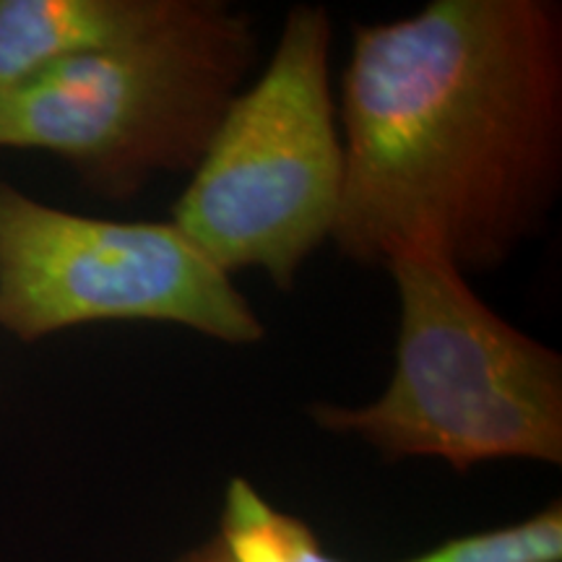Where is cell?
Segmentation results:
<instances>
[{
  "label": "cell",
  "mask_w": 562,
  "mask_h": 562,
  "mask_svg": "<svg viewBox=\"0 0 562 562\" xmlns=\"http://www.w3.org/2000/svg\"><path fill=\"white\" fill-rule=\"evenodd\" d=\"M178 562H229V558H227V552H224L220 539L214 537V539H209L206 544L195 547V550L182 554Z\"/></svg>",
  "instance_id": "9c48e42d"
},
{
  "label": "cell",
  "mask_w": 562,
  "mask_h": 562,
  "mask_svg": "<svg viewBox=\"0 0 562 562\" xmlns=\"http://www.w3.org/2000/svg\"><path fill=\"white\" fill-rule=\"evenodd\" d=\"M256 58L250 13L180 0L157 30L3 91L0 149L50 151L91 191L128 201L154 175L195 172Z\"/></svg>",
  "instance_id": "3957f363"
},
{
  "label": "cell",
  "mask_w": 562,
  "mask_h": 562,
  "mask_svg": "<svg viewBox=\"0 0 562 562\" xmlns=\"http://www.w3.org/2000/svg\"><path fill=\"white\" fill-rule=\"evenodd\" d=\"M398 290L396 368L381 398L313 404L321 430L383 459H440L459 474L501 459L562 463V357L501 318L446 252L389 250Z\"/></svg>",
  "instance_id": "7a4b0ae2"
},
{
  "label": "cell",
  "mask_w": 562,
  "mask_h": 562,
  "mask_svg": "<svg viewBox=\"0 0 562 562\" xmlns=\"http://www.w3.org/2000/svg\"><path fill=\"white\" fill-rule=\"evenodd\" d=\"M562 510L550 505L533 518L503 529L469 533L404 562H560Z\"/></svg>",
  "instance_id": "ba28073f"
},
{
  "label": "cell",
  "mask_w": 562,
  "mask_h": 562,
  "mask_svg": "<svg viewBox=\"0 0 562 562\" xmlns=\"http://www.w3.org/2000/svg\"><path fill=\"white\" fill-rule=\"evenodd\" d=\"M339 123L341 256L425 243L463 273L501 269L560 195V3L432 0L355 26Z\"/></svg>",
  "instance_id": "6da1fadb"
},
{
  "label": "cell",
  "mask_w": 562,
  "mask_h": 562,
  "mask_svg": "<svg viewBox=\"0 0 562 562\" xmlns=\"http://www.w3.org/2000/svg\"><path fill=\"white\" fill-rule=\"evenodd\" d=\"M108 321L172 323L232 347L266 336L229 273L175 222L74 214L0 182V328L34 344Z\"/></svg>",
  "instance_id": "5b68a950"
},
{
  "label": "cell",
  "mask_w": 562,
  "mask_h": 562,
  "mask_svg": "<svg viewBox=\"0 0 562 562\" xmlns=\"http://www.w3.org/2000/svg\"><path fill=\"white\" fill-rule=\"evenodd\" d=\"M216 539L229 562H341L323 550L311 526L273 508L245 476L227 484Z\"/></svg>",
  "instance_id": "52a82bcc"
},
{
  "label": "cell",
  "mask_w": 562,
  "mask_h": 562,
  "mask_svg": "<svg viewBox=\"0 0 562 562\" xmlns=\"http://www.w3.org/2000/svg\"><path fill=\"white\" fill-rule=\"evenodd\" d=\"M180 0H0V94L40 70L157 30Z\"/></svg>",
  "instance_id": "8992f818"
},
{
  "label": "cell",
  "mask_w": 562,
  "mask_h": 562,
  "mask_svg": "<svg viewBox=\"0 0 562 562\" xmlns=\"http://www.w3.org/2000/svg\"><path fill=\"white\" fill-rule=\"evenodd\" d=\"M328 60V11L294 5L261 79L232 100L175 203L172 222L229 277L258 269L292 290L334 237L344 149Z\"/></svg>",
  "instance_id": "277c9868"
}]
</instances>
